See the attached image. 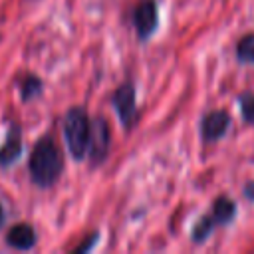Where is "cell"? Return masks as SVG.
Masks as SVG:
<instances>
[{
  "label": "cell",
  "instance_id": "cell-4",
  "mask_svg": "<svg viewBox=\"0 0 254 254\" xmlns=\"http://www.w3.org/2000/svg\"><path fill=\"white\" fill-rule=\"evenodd\" d=\"M111 105L117 113V119L125 131H129L137 117V87L131 79H125L113 93H111Z\"/></svg>",
  "mask_w": 254,
  "mask_h": 254
},
{
  "label": "cell",
  "instance_id": "cell-14",
  "mask_svg": "<svg viewBox=\"0 0 254 254\" xmlns=\"http://www.w3.org/2000/svg\"><path fill=\"white\" fill-rule=\"evenodd\" d=\"M97 240H99V232H93V234H89L79 246H75L73 248V252L75 254H83V252H87V250H91L95 244H97Z\"/></svg>",
  "mask_w": 254,
  "mask_h": 254
},
{
  "label": "cell",
  "instance_id": "cell-3",
  "mask_svg": "<svg viewBox=\"0 0 254 254\" xmlns=\"http://www.w3.org/2000/svg\"><path fill=\"white\" fill-rule=\"evenodd\" d=\"M111 149V129L103 115H97L89 121V143H87V155L91 169L101 167L107 161Z\"/></svg>",
  "mask_w": 254,
  "mask_h": 254
},
{
  "label": "cell",
  "instance_id": "cell-15",
  "mask_svg": "<svg viewBox=\"0 0 254 254\" xmlns=\"http://www.w3.org/2000/svg\"><path fill=\"white\" fill-rule=\"evenodd\" d=\"M242 196L248 200V202H254V179L246 181L244 187H242Z\"/></svg>",
  "mask_w": 254,
  "mask_h": 254
},
{
  "label": "cell",
  "instance_id": "cell-11",
  "mask_svg": "<svg viewBox=\"0 0 254 254\" xmlns=\"http://www.w3.org/2000/svg\"><path fill=\"white\" fill-rule=\"evenodd\" d=\"M42 89H44V83L34 73H28L20 79V97H22V101H32L34 97H38L42 93Z\"/></svg>",
  "mask_w": 254,
  "mask_h": 254
},
{
  "label": "cell",
  "instance_id": "cell-8",
  "mask_svg": "<svg viewBox=\"0 0 254 254\" xmlns=\"http://www.w3.org/2000/svg\"><path fill=\"white\" fill-rule=\"evenodd\" d=\"M236 202L234 198H230L228 194H218L214 200H212V206H210V216L214 220L216 226H226L230 224L234 218H236Z\"/></svg>",
  "mask_w": 254,
  "mask_h": 254
},
{
  "label": "cell",
  "instance_id": "cell-16",
  "mask_svg": "<svg viewBox=\"0 0 254 254\" xmlns=\"http://www.w3.org/2000/svg\"><path fill=\"white\" fill-rule=\"evenodd\" d=\"M4 222V210H2V206H0V224Z\"/></svg>",
  "mask_w": 254,
  "mask_h": 254
},
{
  "label": "cell",
  "instance_id": "cell-12",
  "mask_svg": "<svg viewBox=\"0 0 254 254\" xmlns=\"http://www.w3.org/2000/svg\"><path fill=\"white\" fill-rule=\"evenodd\" d=\"M236 60L238 64H254V32L244 34L236 42Z\"/></svg>",
  "mask_w": 254,
  "mask_h": 254
},
{
  "label": "cell",
  "instance_id": "cell-7",
  "mask_svg": "<svg viewBox=\"0 0 254 254\" xmlns=\"http://www.w3.org/2000/svg\"><path fill=\"white\" fill-rule=\"evenodd\" d=\"M22 155V131L18 125H12L2 147H0V167H10L14 165Z\"/></svg>",
  "mask_w": 254,
  "mask_h": 254
},
{
  "label": "cell",
  "instance_id": "cell-5",
  "mask_svg": "<svg viewBox=\"0 0 254 254\" xmlns=\"http://www.w3.org/2000/svg\"><path fill=\"white\" fill-rule=\"evenodd\" d=\"M230 123H232V117L226 109H212V111H206L202 117H200V125H198V131H200V139L204 145H212L216 141H220L228 129H230Z\"/></svg>",
  "mask_w": 254,
  "mask_h": 254
},
{
  "label": "cell",
  "instance_id": "cell-2",
  "mask_svg": "<svg viewBox=\"0 0 254 254\" xmlns=\"http://www.w3.org/2000/svg\"><path fill=\"white\" fill-rule=\"evenodd\" d=\"M89 117L87 111L79 105L69 107L64 117V137L67 151L73 161H83L87 155V143H89Z\"/></svg>",
  "mask_w": 254,
  "mask_h": 254
},
{
  "label": "cell",
  "instance_id": "cell-6",
  "mask_svg": "<svg viewBox=\"0 0 254 254\" xmlns=\"http://www.w3.org/2000/svg\"><path fill=\"white\" fill-rule=\"evenodd\" d=\"M133 26L139 42H149L159 28L157 0H139L133 10Z\"/></svg>",
  "mask_w": 254,
  "mask_h": 254
},
{
  "label": "cell",
  "instance_id": "cell-9",
  "mask_svg": "<svg viewBox=\"0 0 254 254\" xmlns=\"http://www.w3.org/2000/svg\"><path fill=\"white\" fill-rule=\"evenodd\" d=\"M6 242L16 250H30L36 244V230L26 222L14 224L6 234Z\"/></svg>",
  "mask_w": 254,
  "mask_h": 254
},
{
  "label": "cell",
  "instance_id": "cell-10",
  "mask_svg": "<svg viewBox=\"0 0 254 254\" xmlns=\"http://www.w3.org/2000/svg\"><path fill=\"white\" fill-rule=\"evenodd\" d=\"M214 220H212V216L210 214H202L196 222H194V226L190 228V240H192V244H204L210 236H212V232H214Z\"/></svg>",
  "mask_w": 254,
  "mask_h": 254
},
{
  "label": "cell",
  "instance_id": "cell-13",
  "mask_svg": "<svg viewBox=\"0 0 254 254\" xmlns=\"http://www.w3.org/2000/svg\"><path fill=\"white\" fill-rule=\"evenodd\" d=\"M236 103L240 107L242 121L248 123V125H254V93L252 91H242L236 97Z\"/></svg>",
  "mask_w": 254,
  "mask_h": 254
},
{
  "label": "cell",
  "instance_id": "cell-1",
  "mask_svg": "<svg viewBox=\"0 0 254 254\" xmlns=\"http://www.w3.org/2000/svg\"><path fill=\"white\" fill-rule=\"evenodd\" d=\"M32 183L40 189L54 187L64 173V155L52 135H44L36 141L28 161Z\"/></svg>",
  "mask_w": 254,
  "mask_h": 254
}]
</instances>
